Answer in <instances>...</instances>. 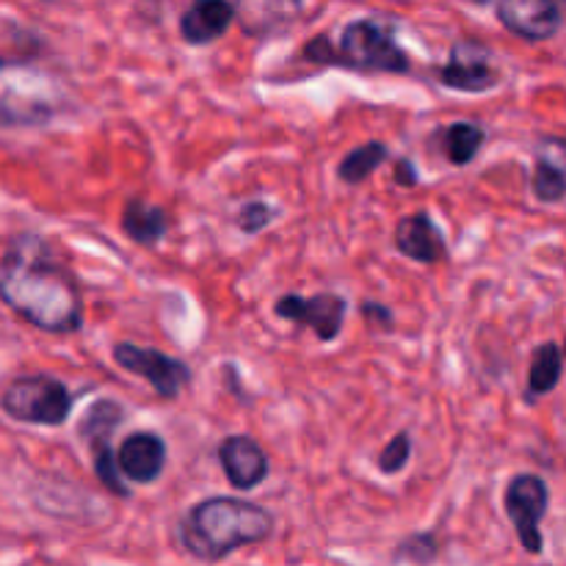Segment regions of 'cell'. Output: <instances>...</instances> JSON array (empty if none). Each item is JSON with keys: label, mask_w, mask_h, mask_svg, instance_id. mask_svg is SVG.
Wrapping results in <instances>:
<instances>
[{"label": "cell", "mask_w": 566, "mask_h": 566, "mask_svg": "<svg viewBox=\"0 0 566 566\" xmlns=\"http://www.w3.org/2000/svg\"><path fill=\"white\" fill-rule=\"evenodd\" d=\"M363 315L370 326H379V329H390L392 326V313L385 307V304L376 302H365L363 304Z\"/></svg>", "instance_id": "cb8c5ba5"}, {"label": "cell", "mask_w": 566, "mask_h": 566, "mask_svg": "<svg viewBox=\"0 0 566 566\" xmlns=\"http://www.w3.org/2000/svg\"><path fill=\"white\" fill-rule=\"evenodd\" d=\"M116 365H122L130 374L142 376L144 381H149L155 392L160 398H177L191 381V370L186 363L175 357H166L158 348H142L133 346V343H119L114 348Z\"/></svg>", "instance_id": "8992f818"}, {"label": "cell", "mask_w": 566, "mask_h": 566, "mask_svg": "<svg viewBox=\"0 0 566 566\" xmlns=\"http://www.w3.org/2000/svg\"><path fill=\"white\" fill-rule=\"evenodd\" d=\"M396 182H398V186H407V188L418 186V171H415L412 160H407V158L398 160V164H396Z\"/></svg>", "instance_id": "d4e9b609"}, {"label": "cell", "mask_w": 566, "mask_h": 566, "mask_svg": "<svg viewBox=\"0 0 566 566\" xmlns=\"http://www.w3.org/2000/svg\"><path fill=\"white\" fill-rule=\"evenodd\" d=\"M385 158H387V147L381 142L363 144V147L352 149V153H348L346 158H343L340 177L346 182L368 180V177L376 171V166L385 164Z\"/></svg>", "instance_id": "d6986e66"}, {"label": "cell", "mask_w": 566, "mask_h": 566, "mask_svg": "<svg viewBox=\"0 0 566 566\" xmlns=\"http://www.w3.org/2000/svg\"><path fill=\"white\" fill-rule=\"evenodd\" d=\"M473 3H490V0H473Z\"/></svg>", "instance_id": "484cf974"}, {"label": "cell", "mask_w": 566, "mask_h": 566, "mask_svg": "<svg viewBox=\"0 0 566 566\" xmlns=\"http://www.w3.org/2000/svg\"><path fill=\"white\" fill-rule=\"evenodd\" d=\"M122 227L136 243H155L166 235L169 221H166L164 210L155 208V205H147L144 199H130L125 205Z\"/></svg>", "instance_id": "2e32d148"}, {"label": "cell", "mask_w": 566, "mask_h": 566, "mask_svg": "<svg viewBox=\"0 0 566 566\" xmlns=\"http://www.w3.org/2000/svg\"><path fill=\"white\" fill-rule=\"evenodd\" d=\"M274 219V210L269 208L265 202H249L243 205L241 213H238V227H241L247 235H254V232L263 230L265 224H271Z\"/></svg>", "instance_id": "603a6c76"}, {"label": "cell", "mask_w": 566, "mask_h": 566, "mask_svg": "<svg viewBox=\"0 0 566 566\" xmlns=\"http://www.w3.org/2000/svg\"><path fill=\"white\" fill-rule=\"evenodd\" d=\"M0 296L20 318L42 332L81 329L83 302L64 263L36 235H14L0 260Z\"/></svg>", "instance_id": "6da1fadb"}, {"label": "cell", "mask_w": 566, "mask_h": 566, "mask_svg": "<svg viewBox=\"0 0 566 566\" xmlns=\"http://www.w3.org/2000/svg\"><path fill=\"white\" fill-rule=\"evenodd\" d=\"M409 453H412V442H409L407 434H396L385 446V451L379 453V470L385 475H396L398 470L407 468Z\"/></svg>", "instance_id": "7402d4cb"}, {"label": "cell", "mask_w": 566, "mask_h": 566, "mask_svg": "<svg viewBox=\"0 0 566 566\" xmlns=\"http://www.w3.org/2000/svg\"><path fill=\"white\" fill-rule=\"evenodd\" d=\"M92 451H94V473L99 475V481H103L105 490H111L114 495H119V497L130 495V490L122 484L119 453H114L111 442H94Z\"/></svg>", "instance_id": "44dd1931"}, {"label": "cell", "mask_w": 566, "mask_h": 566, "mask_svg": "<svg viewBox=\"0 0 566 566\" xmlns=\"http://www.w3.org/2000/svg\"><path fill=\"white\" fill-rule=\"evenodd\" d=\"M497 20L517 36L542 42L558 31L562 14H558L556 0H501Z\"/></svg>", "instance_id": "ba28073f"}, {"label": "cell", "mask_w": 566, "mask_h": 566, "mask_svg": "<svg viewBox=\"0 0 566 566\" xmlns=\"http://www.w3.org/2000/svg\"><path fill=\"white\" fill-rule=\"evenodd\" d=\"M302 11V0H235V17L249 36H274Z\"/></svg>", "instance_id": "8fae6325"}, {"label": "cell", "mask_w": 566, "mask_h": 566, "mask_svg": "<svg viewBox=\"0 0 566 566\" xmlns=\"http://www.w3.org/2000/svg\"><path fill=\"white\" fill-rule=\"evenodd\" d=\"M166 464V446L155 431H136L119 448V468L136 484H153Z\"/></svg>", "instance_id": "30bf717a"}, {"label": "cell", "mask_w": 566, "mask_h": 566, "mask_svg": "<svg viewBox=\"0 0 566 566\" xmlns=\"http://www.w3.org/2000/svg\"><path fill=\"white\" fill-rule=\"evenodd\" d=\"M343 66L363 72H409V55L396 44L392 33L374 20H357L346 25L337 48Z\"/></svg>", "instance_id": "277c9868"}, {"label": "cell", "mask_w": 566, "mask_h": 566, "mask_svg": "<svg viewBox=\"0 0 566 566\" xmlns=\"http://www.w3.org/2000/svg\"><path fill=\"white\" fill-rule=\"evenodd\" d=\"M122 423V407L114 401H97L86 412V420L81 423V434L88 442H111L116 426Z\"/></svg>", "instance_id": "ffe728a7"}, {"label": "cell", "mask_w": 566, "mask_h": 566, "mask_svg": "<svg viewBox=\"0 0 566 566\" xmlns=\"http://www.w3.org/2000/svg\"><path fill=\"white\" fill-rule=\"evenodd\" d=\"M235 20V6L227 0H193L180 20V33L188 44H208L219 39Z\"/></svg>", "instance_id": "9a60e30c"}, {"label": "cell", "mask_w": 566, "mask_h": 566, "mask_svg": "<svg viewBox=\"0 0 566 566\" xmlns=\"http://www.w3.org/2000/svg\"><path fill=\"white\" fill-rule=\"evenodd\" d=\"M221 468H224L227 481L235 490H254L269 475V457L252 437L232 434L219 446Z\"/></svg>", "instance_id": "9c48e42d"}, {"label": "cell", "mask_w": 566, "mask_h": 566, "mask_svg": "<svg viewBox=\"0 0 566 566\" xmlns=\"http://www.w3.org/2000/svg\"><path fill=\"white\" fill-rule=\"evenodd\" d=\"M551 492L547 484L534 473L514 475L506 486V514L517 528L520 542L528 553H542V531L539 523L547 514Z\"/></svg>", "instance_id": "5b68a950"}, {"label": "cell", "mask_w": 566, "mask_h": 566, "mask_svg": "<svg viewBox=\"0 0 566 566\" xmlns=\"http://www.w3.org/2000/svg\"><path fill=\"white\" fill-rule=\"evenodd\" d=\"M3 412L33 426H61L72 412V396L55 376H20L3 392Z\"/></svg>", "instance_id": "3957f363"}, {"label": "cell", "mask_w": 566, "mask_h": 566, "mask_svg": "<svg viewBox=\"0 0 566 566\" xmlns=\"http://www.w3.org/2000/svg\"><path fill=\"white\" fill-rule=\"evenodd\" d=\"M396 247L398 252L418 263H440L446 258V241L429 213L403 216L396 227Z\"/></svg>", "instance_id": "7c38bea8"}, {"label": "cell", "mask_w": 566, "mask_h": 566, "mask_svg": "<svg viewBox=\"0 0 566 566\" xmlns=\"http://www.w3.org/2000/svg\"><path fill=\"white\" fill-rule=\"evenodd\" d=\"M276 315L293 321V324L310 326L321 340H335L346 321L348 304L343 296L335 293H318V296H282L276 302Z\"/></svg>", "instance_id": "52a82bcc"}, {"label": "cell", "mask_w": 566, "mask_h": 566, "mask_svg": "<svg viewBox=\"0 0 566 566\" xmlns=\"http://www.w3.org/2000/svg\"><path fill=\"white\" fill-rule=\"evenodd\" d=\"M442 147H446V155L451 164L464 166L479 155L481 144H484L486 133L481 130L473 122H453L446 130H440Z\"/></svg>", "instance_id": "ac0fdd59"}, {"label": "cell", "mask_w": 566, "mask_h": 566, "mask_svg": "<svg viewBox=\"0 0 566 566\" xmlns=\"http://www.w3.org/2000/svg\"><path fill=\"white\" fill-rule=\"evenodd\" d=\"M562 348L556 343H545L536 348L534 359H531V374H528V398L547 396L553 387L562 379Z\"/></svg>", "instance_id": "e0dca14e"}, {"label": "cell", "mask_w": 566, "mask_h": 566, "mask_svg": "<svg viewBox=\"0 0 566 566\" xmlns=\"http://www.w3.org/2000/svg\"><path fill=\"white\" fill-rule=\"evenodd\" d=\"M534 193L542 202H558L566 197V138L545 136L536 144Z\"/></svg>", "instance_id": "5bb4252c"}, {"label": "cell", "mask_w": 566, "mask_h": 566, "mask_svg": "<svg viewBox=\"0 0 566 566\" xmlns=\"http://www.w3.org/2000/svg\"><path fill=\"white\" fill-rule=\"evenodd\" d=\"M473 53L475 48H470V44H459V48H453L451 64L442 66V70L437 72L442 86L457 88V92H470V94L486 92V88L495 86L497 72L492 70L484 53L479 55Z\"/></svg>", "instance_id": "4fadbf2b"}, {"label": "cell", "mask_w": 566, "mask_h": 566, "mask_svg": "<svg viewBox=\"0 0 566 566\" xmlns=\"http://www.w3.org/2000/svg\"><path fill=\"white\" fill-rule=\"evenodd\" d=\"M274 517L258 503L241 497H208L197 503L180 523V542L193 558L219 562L243 545L265 542Z\"/></svg>", "instance_id": "7a4b0ae2"}]
</instances>
